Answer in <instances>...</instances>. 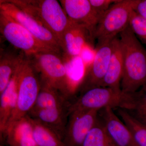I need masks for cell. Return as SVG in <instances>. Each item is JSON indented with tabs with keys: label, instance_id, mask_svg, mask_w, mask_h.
I'll use <instances>...</instances> for the list:
<instances>
[{
	"label": "cell",
	"instance_id": "ba28073f",
	"mask_svg": "<svg viewBox=\"0 0 146 146\" xmlns=\"http://www.w3.org/2000/svg\"><path fill=\"white\" fill-rule=\"evenodd\" d=\"M0 11L10 16L25 28L43 44L56 52H63L60 42L48 29L8 0L0 1Z\"/></svg>",
	"mask_w": 146,
	"mask_h": 146
},
{
	"label": "cell",
	"instance_id": "9c48e42d",
	"mask_svg": "<svg viewBox=\"0 0 146 146\" xmlns=\"http://www.w3.org/2000/svg\"><path fill=\"white\" fill-rule=\"evenodd\" d=\"M99 110H75L68 114L63 142L65 146H81L96 122Z\"/></svg>",
	"mask_w": 146,
	"mask_h": 146
},
{
	"label": "cell",
	"instance_id": "3957f363",
	"mask_svg": "<svg viewBox=\"0 0 146 146\" xmlns=\"http://www.w3.org/2000/svg\"><path fill=\"white\" fill-rule=\"evenodd\" d=\"M133 93L127 94L110 87H94L81 93L70 103L68 114L75 110L100 111L107 107L129 111L133 105Z\"/></svg>",
	"mask_w": 146,
	"mask_h": 146
},
{
	"label": "cell",
	"instance_id": "484cf974",
	"mask_svg": "<svg viewBox=\"0 0 146 146\" xmlns=\"http://www.w3.org/2000/svg\"><path fill=\"white\" fill-rule=\"evenodd\" d=\"M134 11L139 16L146 19V0H138Z\"/></svg>",
	"mask_w": 146,
	"mask_h": 146
},
{
	"label": "cell",
	"instance_id": "277c9868",
	"mask_svg": "<svg viewBox=\"0 0 146 146\" xmlns=\"http://www.w3.org/2000/svg\"><path fill=\"white\" fill-rule=\"evenodd\" d=\"M40 81L56 89L69 102L66 62L61 54L43 52L27 56Z\"/></svg>",
	"mask_w": 146,
	"mask_h": 146
},
{
	"label": "cell",
	"instance_id": "e0dca14e",
	"mask_svg": "<svg viewBox=\"0 0 146 146\" xmlns=\"http://www.w3.org/2000/svg\"><path fill=\"white\" fill-rule=\"evenodd\" d=\"M21 65L16 70L5 89L0 94V136L3 135L5 131L16 108L18 74Z\"/></svg>",
	"mask_w": 146,
	"mask_h": 146
},
{
	"label": "cell",
	"instance_id": "4316f807",
	"mask_svg": "<svg viewBox=\"0 0 146 146\" xmlns=\"http://www.w3.org/2000/svg\"><path fill=\"white\" fill-rule=\"evenodd\" d=\"M4 146L3 145H1V146Z\"/></svg>",
	"mask_w": 146,
	"mask_h": 146
},
{
	"label": "cell",
	"instance_id": "52a82bcc",
	"mask_svg": "<svg viewBox=\"0 0 146 146\" xmlns=\"http://www.w3.org/2000/svg\"><path fill=\"white\" fill-rule=\"evenodd\" d=\"M0 32L12 46L22 51L27 56L43 52L54 51L36 39L21 24L1 11H0Z\"/></svg>",
	"mask_w": 146,
	"mask_h": 146
},
{
	"label": "cell",
	"instance_id": "8992f818",
	"mask_svg": "<svg viewBox=\"0 0 146 146\" xmlns=\"http://www.w3.org/2000/svg\"><path fill=\"white\" fill-rule=\"evenodd\" d=\"M40 88L41 82L39 75L26 56L19 68L16 108L6 128L28 115L34 106Z\"/></svg>",
	"mask_w": 146,
	"mask_h": 146
},
{
	"label": "cell",
	"instance_id": "ac0fdd59",
	"mask_svg": "<svg viewBox=\"0 0 146 146\" xmlns=\"http://www.w3.org/2000/svg\"><path fill=\"white\" fill-rule=\"evenodd\" d=\"M68 109L65 108L41 110L29 112L28 115L50 128L63 140L68 122Z\"/></svg>",
	"mask_w": 146,
	"mask_h": 146
},
{
	"label": "cell",
	"instance_id": "ffe728a7",
	"mask_svg": "<svg viewBox=\"0 0 146 146\" xmlns=\"http://www.w3.org/2000/svg\"><path fill=\"white\" fill-rule=\"evenodd\" d=\"M30 117L33 138L37 146H65L54 131L38 120Z\"/></svg>",
	"mask_w": 146,
	"mask_h": 146
},
{
	"label": "cell",
	"instance_id": "7a4b0ae2",
	"mask_svg": "<svg viewBox=\"0 0 146 146\" xmlns=\"http://www.w3.org/2000/svg\"><path fill=\"white\" fill-rule=\"evenodd\" d=\"M31 16L61 41L70 23L60 2L56 0H8Z\"/></svg>",
	"mask_w": 146,
	"mask_h": 146
},
{
	"label": "cell",
	"instance_id": "d4e9b609",
	"mask_svg": "<svg viewBox=\"0 0 146 146\" xmlns=\"http://www.w3.org/2000/svg\"><path fill=\"white\" fill-rule=\"evenodd\" d=\"M89 1L100 20L110 7L117 2L118 0H89Z\"/></svg>",
	"mask_w": 146,
	"mask_h": 146
},
{
	"label": "cell",
	"instance_id": "8fae6325",
	"mask_svg": "<svg viewBox=\"0 0 146 146\" xmlns=\"http://www.w3.org/2000/svg\"><path fill=\"white\" fill-rule=\"evenodd\" d=\"M94 39V34L87 28L71 22L61 41L63 57L71 59L78 57L86 48L93 49Z\"/></svg>",
	"mask_w": 146,
	"mask_h": 146
},
{
	"label": "cell",
	"instance_id": "d6986e66",
	"mask_svg": "<svg viewBox=\"0 0 146 146\" xmlns=\"http://www.w3.org/2000/svg\"><path fill=\"white\" fill-rule=\"evenodd\" d=\"M40 82V91L34 106L29 112L41 110L69 107L70 102L59 91L47 84Z\"/></svg>",
	"mask_w": 146,
	"mask_h": 146
},
{
	"label": "cell",
	"instance_id": "603a6c76",
	"mask_svg": "<svg viewBox=\"0 0 146 146\" xmlns=\"http://www.w3.org/2000/svg\"><path fill=\"white\" fill-rule=\"evenodd\" d=\"M133 105L128 111L136 119L146 126V86L133 93Z\"/></svg>",
	"mask_w": 146,
	"mask_h": 146
},
{
	"label": "cell",
	"instance_id": "cb8c5ba5",
	"mask_svg": "<svg viewBox=\"0 0 146 146\" xmlns=\"http://www.w3.org/2000/svg\"><path fill=\"white\" fill-rule=\"evenodd\" d=\"M129 26L137 37L146 45V19L135 12L131 19Z\"/></svg>",
	"mask_w": 146,
	"mask_h": 146
},
{
	"label": "cell",
	"instance_id": "2e32d148",
	"mask_svg": "<svg viewBox=\"0 0 146 146\" xmlns=\"http://www.w3.org/2000/svg\"><path fill=\"white\" fill-rule=\"evenodd\" d=\"M18 50L13 47L5 48H1L0 94L5 89L16 70L26 56L23 52L18 51Z\"/></svg>",
	"mask_w": 146,
	"mask_h": 146
},
{
	"label": "cell",
	"instance_id": "44dd1931",
	"mask_svg": "<svg viewBox=\"0 0 146 146\" xmlns=\"http://www.w3.org/2000/svg\"><path fill=\"white\" fill-rule=\"evenodd\" d=\"M81 146H116L99 115L96 122L89 131Z\"/></svg>",
	"mask_w": 146,
	"mask_h": 146
},
{
	"label": "cell",
	"instance_id": "4fadbf2b",
	"mask_svg": "<svg viewBox=\"0 0 146 146\" xmlns=\"http://www.w3.org/2000/svg\"><path fill=\"white\" fill-rule=\"evenodd\" d=\"M99 115L115 145L138 146L130 129L115 114L113 108L107 107L101 110Z\"/></svg>",
	"mask_w": 146,
	"mask_h": 146
},
{
	"label": "cell",
	"instance_id": "7402d4cb",
	"mask_svg": "<svg viewBox=\"0 0 146 146\" xmlns=\"http://www.w3.org/2000/svg\"><path fill=\"white\" fill-rule=\"evenodd\" d=\"M117 112L123 122L130 129L138 146H146V126L134 117L127 110L117 108Z\"/></svg>",
	"mask_w": 146,
	"mask_h": 146
},
{
	"label": "cell",
	"instance_id": "9a60e30c",
	"mask_svg": "<svg viewBox=\"0 0 146 146\" xmlns=\"http://www.w3.org/2000/svg\"><path fill=\"white\" fill-rule=\"evenodd\" d=\"M123 54L119 38L112 40V51L107 72L101 87L121 90V83L123 73Z\"/></svg>",
	"mask_w": 146,
	"mask_h": 146
},
{
	"label": "cell",
	"instance_id": "7c38bea8",
	"mask_svg": "<svg viewBox=\"0 0 146 146\" xmlns=\"http://www.w3.org/2000/svg\"><path fill=\"white\" fill-rule=\"evenodd\" d=\"M70 22L86 27L93 33L100 19L89 0L59 1Z\"/></svg>",
	"mask_w": 146,
	"mask_h": 146
},
{
	"label": "cell",
	"instance_id": "6da1fadb",
	"mask_svg": "<svg viewBox=\"0 0 146 146\" xmlns=\"http://www.w3.org/2000/svg\"><path fill=\"white\" fill-rule=\"evenodd\" d=\"M119 35L124 58L121 89L133 94L146 86V50L129 25Z\"/></svg>",
	"mask_w": 146,
	"mask_h": 146
},
{
	"label": "cell",
	"instance_id": "5b68a950",
	"mask_svg": "<svg viewBox=\"0 0 146 146\" xmlns=\"http://www.w3.org/2000/svg\"><path fill=\"white\" fill-rule=\"evenodd\" d=\"M138 0H118L99 21L94 32L98 44L112 41L129 26Z\"/></svg>",
	"mask_w": 146,
	"mask_h": 146
},
{
	"label": "cell",
	"instance_id": "30bf717a",
	"mask_svg": "<svg viewBox=\"0 0 146 146\" xmlns=\"http://www.w3.org/2000/svg\"><path fill=\"white\" fill-rule=\"evenodd\" d=\"M112 40L97 44L93 60L85 73L78 92L81 94L91 88L101 86L112 53Z\"/></svg>",
	"mask_w": 146,
	"mask_h": 146
},
{
	"label": "cell",
	"instance_id": "5bb4252c",
	"mask_svg": "<svg viewBox=\"0 0 146 146\" xmlns=\"http://www.w3.org/2000/svg\"><path fill=\"white\" fill-rule=\"evenodd\" d=\"M1 141L9 146H37L29 116L27 115L9 125L1 136Z\"/></svg>",
	"mask_w": 146,
	"mask_h": 146
}]
</instances>
